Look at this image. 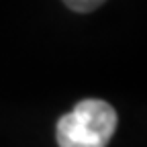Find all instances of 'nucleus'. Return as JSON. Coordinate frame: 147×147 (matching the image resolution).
Here are the masks:
<instances>
[{"label": "nucleus", "instance_id": "nucleus-1", "mask_svg": "<svg viewBox=\"0 0 147 147\" xmlns=\"http://www.w3.org/2000/svg\"><path fill=\"white\" fill-rule=\"evenodd\" d=\"M117 131V113L104 100L86 98L55 125L59 147H106Z\"/></svg>", "mask_w": 147, "mask_h": 147}, {"label": "nucleus", "instance_id": "nucleus-2", "mask_svg": "<svg viewBox=\"0 0 147 147\" xmlns=\"http://www.w3.org/2000/svg\"><path fill=\"white\" fill-rule=\"evenodd\" d=\"M63 2L74 12H92V10H96L100 4H104L106 0H63Z\"/></svg>", "mask_w": 147, "mask_h": 147}]
</instances>
